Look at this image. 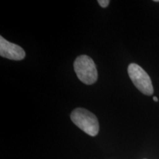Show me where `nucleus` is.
I'll use <instances>...</instances> for the list:
<instances>
[{"label":"nucleus","mask_w":159,"mask_h":159,"mask_svg":"<svg viewBox=\"0 0 159 159\" xmlns=\"http://www.w3.org/2000/svg\"><path fill=\"white\" fill-rule=\"evenodd\" d=\"M71 119L75 125L89 136L98 134L99 125L98 119L94 114L85 108H77L71 114Z\"/></svg>","instance_id":"f257e3e1"},{"label":"nucleus","mask_w":159,"mask_h":159,"mask_svg":"<svg viewBox=\"0 0 159 159\" xmlns=\"http://www.w3.org/2000/svg\"><path fill=\"white\" fill-rule=\"evenodd\" d=\"M74 69L77 77L86 85H92L96 82L98 74L96 65L91 57L82 55L75 59Z\"/></svg>","instance_id":"f03ea898"},{"label":"nucleus","mask_w":159,"mask_h":159,"mask_svg":"<svg viewBox=\"0 0 159 159\" xmlns=\"http://www.w3.org/2000/svg\"><path fill=\"white\" fill-rule=\"evenodd\" d=\"M128 75L135 86L142 94L148 96L153 94V86L148 73L136 63H130L128 66Z\"/></svg>","instance_id":"7ed1b4c3"},{"label":"nucleus","mask_w":159,"mask_h":159,"mask_svg":"<svg viewBox=\"0 0 159 159\" xmlns=\"http://www.w3.org/2000/svg\"><path fill=\"white\" fill-rule=\"evenodd\" d=\"M0 55L13 61H21L25 58V52L21 47L0 36Z\"/></svg>","instance_id":"20e7f679"},{"label":"nucleus","mask_w":159,"mask_h":159,"mask_svg":"<svg viewBox=\"0 0 159 159\" xmlns=\"http://www.w3.org/2000/svg\"><path fill=\"white\" fill-rule=\"evenodd\" d=\"M97 2L99 3V5H100L101 7H103V8H105V7H107L108 6L109 3H110V1H108V0H98Z\"/></svg>","instance_id":"39448f33"},{"label":"nucleus","mask_w":159,"mask_h":159,"mask_svg":"<svg viewBox=\"0 0 159 159\" xmlns=\"http://www.w3.org/2000/svg\"><path fill=\"white\" fill-rule=\"evenodd\" d=\"M153 100L155 101V102H158V99L156 97H153Z\"/></svg>","instance_id":"423d86ee"},{"label":"nucleus","mask_w":159,"mask_h":159,"mask_svg":"<svg viewBox=\"0 0 159 159\" xmlns=\"http://www.w3.org/2000/svg\"><path fill=\"white\" fill-rule=\"evenodd\" d=\"M154 2H159V0H155Z\"/></svg>","instance_id":"0eeeda50"}]
</instances>
